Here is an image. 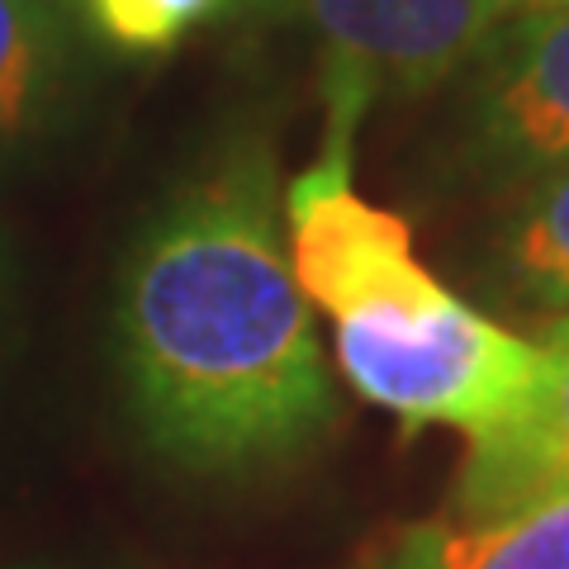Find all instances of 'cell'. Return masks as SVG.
I'll return each mask as SVG.
<instances>
[{
  "mask_svg": "<svg viewBox=\"0 0 569 569\" xmlns=\"http://www.w3.org/2000/svg\"><path fill=\"white\" fill-rule=\"evenodd\" d=\"M119 366L148 441L190 470L280 466L337 422L266 148L223 152L142 228L119 280Z\"/></svg>",
  "mask_w": 569,
  "mask_h": 569,
  "instance_id": "cell-1",
  "label": "cell"
},
{
  "mask_svg": "<svg viewBox=\"0 0 569 569\" xmlns=\"http://www.w3.org/2000/svg\"><path fill=\"white\" fill-rule=\"evenodd\" d=\"M284 252L309 309H323L342 380L408 432L479 441L531 399L541 342L451 295L413 252L395 209L351 181V142H323L284 190Z\"/></svg>",
  "mask_w": 569,
  "mask_h": 569,
  "instance_id": "cell-2",
  "label": "cell"
},
{
  "mask_svg": "<svg viewBox=\"0 0 569 569\" xmlns=\"http://www.w3.org/2000/svg\"><path fill=\"white\" fill-rule=\"evenodd\" d=\"M323 43V142H351L380 96H418L489 48L527 0H284Z\"/></svg>",
  "mask_w": 569,
  "mask_h": 569,
  "instance_id": "cell-3",
  "label": "cell"
},
{
  "mask_svg": "<svg viewBox=\"0 0 569 569\" xmlns=\"http://www.w3.org/2000/svg\"><path fill=\"white\" fill-rule=\"evenodd\" d=\"M475 91L479 148L518 171L569 162V0H527L489 39Z\"/></svg>",
  "mask_w": 569,
  "mask_h": 569,
  "instance_id": "cell-4",
  "label": "cell"
},
{
  "mask_svg": "<svg viewBox=\"0 0 569 569\" xmlns=\"http://www.w3.org/2000/svg\"><path fill=\"white\" fill-rule=\"evenodd\" d=\"M569 489V313L541 342L531 399L503 427L470 441L456 479V518L485 522Z\"/></svg>",
  "mask_w": 569,
  "mask_h": 569,
  "instance_id": "cell-5",
  "label": "cell"
},
{
  "mask_svg": "<svg viewBox=\"0 0 569 569\" xmlns=\"http://www.w3.org/2000/svg\"><path fill=\"white\" fill-rule=\"evenodd\" d=\"M366 569H569V489L485 522L399 527Z\"/></svg>",
  "mask_w": 569,
  "mask_h": 569,
  "instance_id": "cell-6",
  "label": "cell"
},
{
  "mask_svg": "<svg viewBox=\"0 0 569 569\" xmlns=\"http://www.w3.org/2000/svg\"><path fill=\"white\" fill-rule=\"evenodd\" d=\"M58 14L48 0H0V152L39 119L58 77Z\"/></svg>",
  "mask_w": 569,
  "mask_h": 569,
  "instance_id": "cell-7",
  "label": "cell"
},
{
  "mask_svg": "<svg viewBox=\"0 0 569 569\" xmlns=\"http://www.w3.org/2000/svg\"><path fill=\"white\" fill-rule=\"evenodd\" d=\"M508 276L546 309L569 313V162L541 171L503 238Z\"/></svg>",
  "mask_w": 569,
  "mask_h": 569,
  "instance_id": "cell-8",
  "label": "cell"
},
{
  "mask_svg": "<svg viewBox=\"0 0 569 569\" xmlns=\"http://www.w3.org/2000/svg\"><path fill=\"white\" fill-rule=\"evenodd\" d=\"M81 6L104 43L123 52H167L233 0H81Z\"/></svg>",
  "mask_w": 569,
  "mask_h": 569,
  "instance_id": "cell-9",
  "label": "cell"
}]
</instances>
